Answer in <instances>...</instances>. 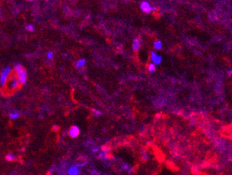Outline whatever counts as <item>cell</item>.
Wrapping results in <instances>:
<instances>
[{"label":"cell","instance_id":"cell-1","mask_svg":"<svg viewBox=\"0 0 232 175\" xmlns=\"http://www.w3.org/2000/svg\"><path fill=\"white\" fill-rule=\"evenodd\" d=\"M14 71L18 75V79L19 81L20 84L23 85L26 82L27 74L26 71L24 68L20 64H17L14 66Z\"/></svg>","mask_w":232,"mask_h":175},{"label":"cell","instance_id":"cell-12","mask_svg":"<svg viewBox=\"0 0 232 175\" xmlns=\"http://www.w3.org/2000/svg\"><path fill=\"white\" fill-rule=\"evenodd\" d=\"M6 160H8V161H12L15 159V157L13 154H9L6 157Z\"/></svg>","mask_w":232,"mask_h":175},{"label":"cell","instance_id":"cell-2","mask_svg":"<svg viewBox=\"0 0 232 175\" xmlns=\"http://www.w3.org/2000/svg\"><path fill=\"white\" fill-rule=\"evenodd\" d=\"M140 8L142 11H143L144 13L149 14L150 12H151L152 11H154L155 10V7H152L151 5H150V3L148 1H142L141 4H140Z\"/></svg>","mask_w":232,"mask_h":175},{"label":"cell","instance_id":"cell-4","mask_svg":"<svg viewBox=\"0 0 232 175\" xmlns=\"http://www.w3.org/2000/svg\"><path fill=\"white\" fill-rule=\"evenodd\" d=\"M150 58H151V61L152 63L155 65H160L161 64L162 58L160 56L158 55L155 52L152 51L151 54H150Z\"/></svg>","mask_w":232,"mask_h":175},{"label":"cell","instance_id":"cell-13","mask_svg":"<svg viewBox=\"0 0 232 175\" xmlns=\"http://www.w3.org/2000/svg\"><path fill=\"white\" fill-rule=\"evenodd\" d=\"M26 29L29 31H34V26L31 24L28 25V26H26Z\"/></svg>","mask_w":232,"mask_h":175},{"label":"cell","instance_id":"cell-16","mask_svg":"<svg viewBox=\"0 0 232 175\" xmlns=\"http://www.w3.org/2000/svg\"><path fill=\"white\" fill-rule=\"evenodd\" d=\"M227 74L228 76H232V70H228L227 71Z\"/></svg>","mask_w":232,"mask_h":175},{"label":"cell","instance_id":"cell-14","mask_svg":"<svg viewBox=\"0 0 232 175\" xmlns=\"http://www.w3.org/2000/svg\"><path fill=\"white\" fill-rule=\"evenodd\" d=\"M18 117V115L17 113H11L10 114V118L11 119H16Z\"/></svg>","mask_w":232,"mask_h":175},{"label":"cell","instance_id":"cell-9","mask_svg":"<svg viewBox=\"0 0 232 175\" xmlns=\"http://www.w3.org/2000/svg\"><path fill=\"white\" fill-rule=\"evenodd\" d=\"M86 64V60L84 59H80L77 61V63H76V67L78 68V69H80V68L84 67V65Z\"/></svg>","mask_w":232,"mask_h":175},{"label":"cell","instance_id":"cell-3","mask_svg":"<svg viewBox=\"0 0 232 175\" xmlns=\"http://www.w3.org/2000/svg\"><path fill=\"white\" fill-rule=\"evenodd\" d=\"M10 71H11V68L7 67L3 71L2 73H1V77H0V83H1V84L2 85V86H4V85L6 84L8 75H9Z\"/></svg>","mask_w":232,"mask_h":175},{"label":"cell","instance_id":"cell-6","mask_svg":"<svg viewBox=\"0 0 232 175\" xmlns=\"http://www.w3.org/2000/svg\"><path fill=\"white\" fill-rule=\"evenodd\" d=\"M79 169L77 165H72L70 166L67 169V174L68 175H79Z\"/></svg>","mask_w":232,"mask_h":175},{"label":"cell","instance_id":"cell-7","mask_svg":"<svg viewBox=\"0 0 232 175\" xmlns=\"http://www.w3.org/2000/svg\"><path fill=\"white\" fill-rule=\"evenodd\" d=\"M19 81H18V79L17 78L14 77V76H13V77L12 78V80H11V88H18V86H19Z\"/></svg>","mask_w":232,"mask_h":175},{"label":"cell","instance_id":"cell-15","mask_svg":"<svg viewBox=\"0 0 232 175\" xmlns=\"http://www.w3.org/2000/svg\"><path fill=\"white\" fill-rule=\"evenodd\" d=\"M47 57H48V59H53V53L50 52V51L48 52V54H47Z\"/></svg>","mask_w":232,"mask_h":175},{"label":"cell","instance_id":"cell-10","mask_svg":"<svg viewBox=\"0 0 232 175\" xmlns=\"http://www.w3.org/2000/svg\"><path fill=\"white\" fill-rule=\"evenodd\" d=\"M162 46V44L160 41H155L153 44V47L155 49H160Z\"/></svg>","mask_w":232,"mask_h":175},{"label":"cell","instance_id":"cell-5","mask_svg":"<svg viewBox=\"0 0 232 175\" xmlns=\"http://www.w3.org/2000/svg\"><path fill=\"white\" fill-rule=\"evenodd\" d=\"M79 135V128L77 126H72L69 130V135L71 138H76Z\"/></svg>","mask_w":232,"mask_h":175},{"label":"cell","instance_id":"cell-11","mask_svg":"<svg viewBox=\"0 0 232 175\" xmlns=\"http://www.w3.org/2000/svg\"><path fill=\"white\" fill-rule=\"evenodd\" d=\"M155 70H156V66H155V64H153V63H151V64H150L148 65V71H150L151 74H153V73H155Z\"/></svg>","mask_w":232,"mask_h":175},{"label":"cell","instance_id":"cell-8","mask_svg":"<svg viewBox=\"0 0 232 175\" xmlns=\"http://www.w3.org/2000/svg\"><path fill=\"white\" fill-rule=\"evenodd\" d=\"M133 49L134 51H138L140 47V42L138 39H134L133 41Z\"/></svg>","mask_w":232,"mask_h":175}]
</instances>
